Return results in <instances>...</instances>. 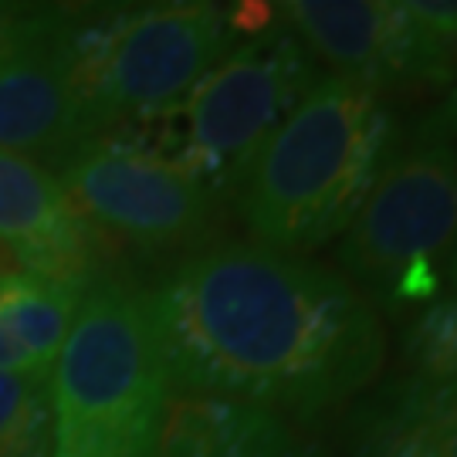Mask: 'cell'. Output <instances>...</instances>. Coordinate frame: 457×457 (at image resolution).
I'll return each mask as SVG.
<instances>
[{
  "label": "cell",
  "instance_id": "cell-10",
  "mask_svg": "<svg viewBox=\"0 0 457 457\" xmlns=\"http://www.w3.org/2000/svg\"><path fill=\"white\" fill-rule=\"evenodd\" d=\"M65 21L68 4L51 37L0 62V153H14L48 170H62L79 149L88 146L68 88L62 51Z\"/></svg>",
  "mask_w": 457,
  "mask_h": 457
},
{
  "label": "cell",
  "instance_id": "cell-1",
  "mask_svg": "<svg viewBox=\"0 0 457 457\" xmlns=\"http://www.w3.org/2000/svg\"><path fill=\"white\" fill-rule=\"evenodd\" d=\"M170 393L315 420L366 393L386 360L379 312L336 268L224 241L149 288Z\"/></svg>",
  "mask_w": 457,
  "mask_h": 457
},
{
  "label": "cell",
  "instance_id": "cell-6",
  "mask_svg": "<svg viewBox=\"0 0 457 457\" xmlns=\"http://www.w3.org/2000/svg\"><path fill=\"white\" fill-rule=\"evenodd\" d=\"M319 79V62L275 17L264 31L230 45L177 112L153 122V146L220 196L234 194L264 139Z\"/></svg>",
  "mask_w": 457,
  "mask_h": 457
},
{
  "label": "cell",
  "instance_id": "cell-12",
  "mask_svg": "<svg viewBox=\"0 0 457 457\" xmlns=\"http://www.w3.org/2000/svg\"><path fill=\"white\" fill-rule=\"evenodd\" d=\"M353 457H457V383L403 373L353 424Z\"/></svg>",
  "mask_w": 457,
  "mask_h": 457
},
{
  "label": "cell",
  "instance_id": "cell-7",
  "mask_svg": "<svg viewBox=\"0 0 457 457\" xmlns=\"http://www.w3.org/2000/svg\"><path fill=\"white\" fill-rule=\"evenodd\" d=\"M58 183L109 258L183 262L213 245L220 194L163 156L143 132L92 139L58 170Z\"/></svg>",
  "mask_w": 457,
  "mask_h": 457
},
{
  "label": "cell",
  "instance_id": "cell-14",
  "mask_svg": "<svg viewBox=\"0 0 457 457\" xmlns=\"http://www.w3.org/2000/svg\"><path fill=\"white\" fill-rule=\"evenodd\" d=\"M407 373L457 383V298L430 302L407 328Z\"/></svg>",
  "mask_w": 457,
  "mask_h": 457
},
{
  "label": "cell",
  "instance_id": "cell-18",
  "mask_svg": "<svg viewBox=\"0 0 457 457\" xmlns=\"http://www.w3.org/2000/svg\"><path fill=\"white\" fill-rule=\"evenodd\" d=\"M444 281L451 288V298H457V241L451 247V254H447V262H444Z\"/></svg>",
  "mask_w": 457,
  "mask_h": 457
},
{
  "label": "cell",
  "instance_id": "cell-2",
  "mask_svg": "<svg viewBox=\"0 0 457 457\" xmlns=\"http://www.w3.org/2000/svg\"><path fill=\"white\" fill-rule=\"evenodd\" d=\"M396 143L386 96L322 75L254 153L234 187L251 245L309 258L343 237Z\"/></svg>",
  "mask_w": 457,
  "mask_h": 457
},
{
  "label": "cell",
  "instance_id": "cell-13",
  "mask_svg": "<svg viewBox=\"0 0 457 457\" xmlns=\"http://www.w3.org/2000/svg\"><path fill=\"white\" fill-rule=\"evenodd\" d=\"M0 457H54L51 376L0 370Z\"/></svg>",
  "mask_w": 457,
  "mask_h": 457
},
{
  "label": "cell",
  "instance_id": "cell-11",
  "mask_svg": "<svg viewBox=\"0 0 457 457\" xmlns=\"http://www.w3.org/2000/svg\"><path fill=\"white\" fill-rule=\"evenodd\" d=\"M149 457H322L278 413L224 396L170 393Z\"/></svg>",
  "mask_w": 457,
  "mask_h": 457
},
{
  "label": "cell",
  "instance_id": "cell-15",
  "mask_svg": "<svg viewBox=\"0 0 457 457\" xmlns=\"http://www.w3.org/2000/svg\"><path fill=\"white\" fill-rule=\"evenodd\" d=\"M62 7L65 4H0V62L51 37Z\"/></svg>",
  "mask_w": 457,
  "mask_h": 457
},
{
  "label": "cell",
  "instance_id": "cell-4",
  "mask_svg": "<svg viewBox=\"0 0 457 457\" xmlns=\"http://www.w3.org/2000/svg\"><path fill=\"white\" fill-rule=\"evenodd\" d=\"M166 400L170 373L149 288L102 275L51 370L54 457H149Z\"/></svg>",
  "mask_w": 457,
  "mask_h": 457
},
{
  "label": "cell",
  "instance_id": "cell-17",
  "mask_svg": "<svg viewBox=\"0 0 457 457\" xmlns=\"http://www.w3.org/2000/svg\"><path fill=\"white\" fill-rule=\"evenodd\" d=\"M437 112H441V119L447 122V129L454 132V139H457V82L451 85V92H447V98H444V105Z\"/></svg>",
  "mask_w": 457,
  "mask_h": 457
},
{
  "label": "cell",
  "instance_id": "cell-8",
  "mask_svg": "<svg viewBox=\"0 0 457 457\" xmlns=\"http://www.w3.org/2000/svg\"><path fill=\"white\" fill-rule=\"evenodd\" d=\"M275 17L315 62L376 92H430L457 82V48L427 34L396 0H288Z\"/></svg>",
  "mask_w": 457,
  "mask_h": 457
},
{
  "label": "cell",
  "instance_id": "cell-9",
  "mask_svg": "<svg viewBox=\"0 0 457 457\" xmlns=\"http://www.w3.org/2000/svg\"><path fill=\"white\" fill-rule=\"evenodd\" d=\"M0 254L37 278L92 285L112 275V258L54 177V170L0 153Z\"/></svg>",
  "mask_w": 457,
  "mask_h": 457
},
{
  "label": "cell",
  "instance_id": "cell-3",
  "mask_svg": "<svg viewBox=\"0 0 457 457\" xmlns=\"http://www.w3.org/2000/svg\"><path fill=\"white\" fill-rule=\"evenodd\" d=\"M230 37L220 4H68L62 51L85 143L177 112Z\"/></svg>",
  "mask_w": 457,
  "mask_h": 457
},
{
  "label": "cell",
  "instance_id": "cell-5",
  "mask_svg": "<svg viewBox=\"0 0 457 457\" xmlns=\"http://www.w3.org/2000/svg\"><path fill=\"white\" fill-rule=\"evenodd\" d=\"M457 241V139L434 109L393 143L370 194L343 230L336 271L379 309L437 302Z\"/></svg>",
  "mask_w": 457,
  "mask_h": 457
},
{
  "label": "cell",
  "instance_id": "cell-16",
  "mask_svg": "<svg viewBox=\"0 0 457 457\" xmlns=\"http://www.w3.org/2000/svg\"><path fill=\"white\" fill-rule=\"evenodd\" d=\"M407 14L444 45L457 48V0H403Z\"/></svg>",
  "mask_w": 457,
  "mask_h": 457
}]
</instances>
